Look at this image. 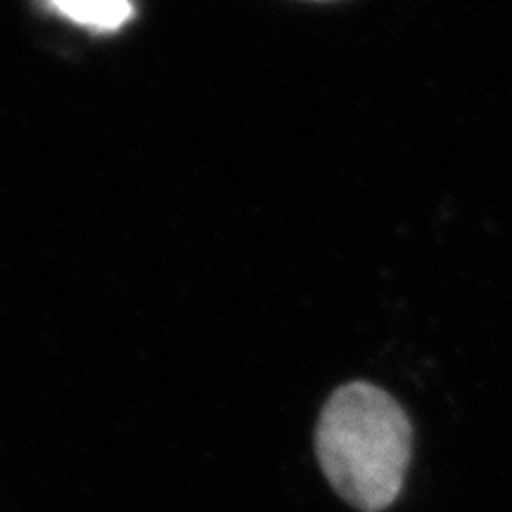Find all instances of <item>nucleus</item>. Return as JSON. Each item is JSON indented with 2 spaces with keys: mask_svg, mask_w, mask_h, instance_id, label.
<instances>
[{
  "mask_svg": "<svg viewBox=\"0 0 512 512\" xmlns=\"http://www.w3.org/2000/svg\"><path fill=\"white\" fill-rule=\"evenodd\" d=\"M318 463L332 489L363 512L389 508L413 456V427L384 389L344 384L330 396L316 430Z\"/></svg>",
  "mask_w": 512,
  "mask_h": 512,
  "instance_id": "1",
  "label": "nucleus"
},
{
  "mask_svg": "<svg viewBox=\"0 0 512 512\" xmlns=\"http://www.w3.org/2000/svg\"><path fill=\"white\" fill-rule=\"evenodd\" d=\"M62 17L93 31H117L133 17V0H46Z\"/></svg>",
  "mask_w": 512,
  "mask_h": 512,
  "instance_id": "2",
  "label": "nucleus"
}]
</instances>
